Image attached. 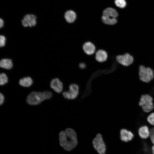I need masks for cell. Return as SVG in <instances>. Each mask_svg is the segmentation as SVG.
<instances>
[{
	"instance_id": "8",
	"label": "cell",
	"mask_w": 154,
	"mask_h": 154,
	"mask_svg": "<svg viewBox=\"0 0 154 154\" xmlns=\"http://www.w3.org/2000/svg\"><path fill=\"white\" fill-rule=\"evenodd\" d=\"M37 17L33 14H27L23 17L21 21L23 26L25 27H32L37 24Z\"/></svg>"
},
{
	"instance_id": "5",
	"label": "cell",
	"mask_w": 154,
	"mask_h": 154,
	"mask_svg": "<svg viewBox=\"0 0 154 154\" xmlns=\"http://www.w3.org/2000/svg\"><path fill=\"white\" fill-rule=\"evenodd\" d=\"M139 75L140 79L142 82H148L154 78L153 70L149 67L146 68L141 65L139 67Z\"/></svg>"
},
{
	"instance_id": "7",
	"label": "cell",
	"mask_w": 154,
	"mask_h": 154,
	"mask_svg": "<svg viewBox=\"0 0 154 154\" xmlns=\"http://www.w3.org/2000/svg\"><path fill=\"white\" fill-rule=\"evenodd\" d=\"M79 88L76 84H70L69 87V90L62 93L64 97L68 100H74L76 98L79 94Z\"/></svg>"
},
{
	"instance_id": "25",
	"label": "cell",
	"mask_w": 154,
	"mask_h": 154,
	"mask_svg": "<svg viewBox=\"0 0 154 154\" xmlns=\"http://www.w3.org/2000/svg\"><path fill=\"white\" fill-rule=\"evenodd\" d=\"M4 25V22L3 20L1 18L0 19V28H2Z\"/></svg>"
},
{
	"instance_id": "21",
	"label": "cell",
	"mask_w": 154,
	"mask_h": 154,
	"mask_svg": "<svg viewBox=\"0 0 154 154\" xmlns=\"http://www.w3.org/2000/svg\"><path fill=\"white\" fill-rule=\"evenodd\" d=\"M6 38L3 35H1L0 36V46L2 47L5 46L6 44Z\"/></svg>"
},
{
	"instance_id": "13",
	"label": "cell",
	"mask_w": 154,
	"mask_h": 154,
	"mask_svg": "<svg viewBox=\"0 0 154 154\" xmlns=\"http://www.w3.org/2000/svg\"><path fill=\"white\" fill-rule=\"evenodd\" d=\"M108 58L107 52L103 49H100L96 51L95 55L96 60L100 62L106 61Z\"/></svg>"
},
{
	"instance_id": "19",
	"label": "cell",
	"mask_w": 154,
	"mask_h": 154,
	"mask_svg": "<svg viewBox=\"0 0 154 154\" xmlns=\"http://www.w3.org/2000/svg\"><path fill=\"white\" fill-rule=\"evenodd\" d=\"M116 5L120 8H123L126 6L127 3L125 0H115Z\"/></svg>"
},
{
	"instance_id": "3",
	"label": "cell",
	"mask_w": 154,
	"mask_h": 154,
	"mask_svg": "<svg viewBox=\"0 0 154 154\" xmlns=\"http://www.w3.org/2000/svg\"><path fill=\"white\" fill-rule=\"evenodd\" d=\"M118 15V12L116 9L111 7H107L102 12L101 20L105 24L114 25L117 22V18Z\"/></svg>"
},
{
	"instance_id": "11",
	"label": "cell",
	"mask_w": 154,
	"mask_h": 154,
	"mask_svg": "<svg viewBox=\"0 0 154 154\" xmlns=\"http://www.w3.org/2000/svg\"><path fill=\"white\" fill-rule=\"evenodd\" d=\"M50 87L56 93H61L63 88V84L58 78H55L52 79L50 83Z\"/></svg>"
},
{
	"instance_id": "2",
	"label": "cell",
	"mask_w": 154,
	"mask_h": 154,
	"mask_svg": "<svg viewBox=\"0 0 154 154\" xmlns=\"http://www.w3.org/2000/svg\"><path fill=\"white\" fill-rule=\"evenodd\" d=\"M52 96V93L48 91L40 92L33 91L27 96L26 102L29 104L36 105L39 104L45 100L50 99Z\"/></svg>"
},
{
	"instance_id": "17",
	"label": "cell",
	"mask_w": 154,
	"mask_h": 154,
	"mask_svg": "<svg viewBox=\"0 0 154 154\" xmlns=\"http://www.w3.org/2000/svg\"><path fill=\"white\" fill-rule=\"evenodd\" d=\"M33 83L32 79L29 76H27L21 78L19 81V84L21 86L25 87L31 86Z\"/></svg>"
},
{
	"instance_id": "6",
	"label": "cell",
	"mask_w": 154,
	"mask_h": 154,
	"mask_svg": "<svg viewBox=\"0 0 154 154\" xmlns=\"http://www.w3.org/2000/svg\"><path fill=\"white\" fill-rule=\"evenodd\" d=\"M92 144L95 149L99 154H105L106 146L102 135L100 133L96 135L93 140Z\"/></svg>"
},
{
	"instance_id": "26",
	"label": "cell",
	"mask_w": 154,
	"mask_h": 154,
	"mask_svg": "<svg viewBox=\"0 0 154 154\" xmlns=\"http://www.w3.org/2000/svg\"><path fill=\"white\" fill-rule=\"evenodd\" d=\"M151 151L152 154H154V144L151 147Z\"/></svg>"
},
{
	"instance_id": "15",
	"label": "cell",
	"mask_w": 154,
	"mask_h": 154,
	"mask_svg": "<svg viewBox=\"0 0 154 154\" xmlns=\"http://www.w3.org/2000/svg\"><path fill=\"white\" fill-rule=\"evenodd\" d=\"M76 17L75 12L71 10L67 11L64 15V18L66 21L70 23H74L75 21Z\"/></svg>"
},
{
	"instance_id": "9",
	"label": "cell",
	"mask_w": 154,
	"mask_h": 154,
	"mask_svg": "<svg viewBox=\"0 0 154 154\" xmlns=\"http://www.w3.org/2000/svg\"><path fill=\"white\" fill-rule=\"evenodd\" d=\"M116 60L119 64L125 66H127L131 64L133 60L132 56L128 53L122 55H119L116 57Z\"/></svg>"
},
{
	"instance_id": "23",
	"label": "cell",
	"mask_w": 154,
	"mask_h": 154,
	"mask_svg": "<svg viewBox=\"0 0 154 154\" xmlns=\"http://www.w3.org/2000/svg\"><path fill=\"white\" fill-rule=\"evenodd\" d=\"M5 100V97L1 93L0 94V104L2 105L4 102Z\"/></svg>"
},
{
	"instance_id": "24",
	"label": "cell",
	"mask_w": 154,
	"mask_h": 154,
	"mask_svg": "<svg viewBox=\"0 0 154 154\" xmlns=\"http://www.w3.org/2000/svg\"><path fill=\"white\" fill-rule=\"evenodd\" d=\"M79 66L80 68L83 69L86 68V65L84 63L82 62L79 64Z\"/></svg>"
},
{
	"instance_id": "16",
	"label": "cell",
	"mask_w": 154,
	"mask_h": 154,
	"mask_svg": "<svg viewBox=\"0 0 154 154\" xmlns=\"http://www.w3.org/2000/svg\"><path fill=\"white\" fill-rule=\"evenodd\" d=\"M0 66L1 68L4 69L10 70L13 66L12 60L9 58H3L0 60Z\"/></svg>"
},
{
	"instance_id": "22",
	"label": "cell",
	"mask_w": 154,
	"mask_h": 154,
	"mask_svg": "<svg viewBox=\"0 0 154 154\" xmlns=\"http://www.w3.org/2000/svg\"><path fill=\"white\" fill-rule=\"evenodd\" d=\"M149 137L151 143L154 144V127L150 129V133Z\"/></svg>"
},
{
	"instance_id": "18",
	"label": "cell",
	"mask_w": 154,
	"mask_h": 154,
	"mask_svg": "<svg viewBox=\"0 0 154 154\" xmlns=\"http://www.w3.org/2000/svg\"><path fill=\"white\" fill-rule=\"evenodd\" d=\"M8 77L7 74L4 73H1L0 74V85L3 86L8 82Z\"/></svg>"
},
{
	"instance_id": "14",
	"label": "cell",
	"mask_w": 154,
	"mask_h": 154,
	"mask_svg": "<svg viewBox=\"0 0 154 154\" xmlns=\"http://www.w3.org/2000/svg\"><path fill=\"white\" fill-rule=\"evenodd\" d=\"M150 130L146 125L140 127L138 130V134L139 137L142 139H146L149 136Z\"/></svg>"
},
{
	"instance_id": "4",
	"label": "cell",
	"mask_w": 154,
	"mask_h": 154,
	"mask_svg": "<svg viewBox=\"0 0 154 154\" xmlns=\"http://www.w3.org/2000/svg\"><path fill=\"white\" fill-rule=\"evenodd\" d=\"M139 105L143 110L146 113L151 112L154 108L153 98L148 94H145L141 96Z\"/></svg>"
},
{
	"instance_id": "1",
	"label": "cell",
	"mask_w": 154,
	"mask_h": 154,
	"mask_svg": "<svg viewBox=\"0 0 154 154\" xmlns=\"http://www.w3.org/2000/svg\"><path fill=\"white\" fill-rule=\"evenodd\" d=\"M60 145L66 151H70L77 145L76 133L73 129L68 128L64 131H60L59 134Z\"/></svg>"
},
{
	"instance_id": "10",
	"label": "cell",
	"mask_w": 154,
	"mask_h": 154,
	"mask_svg": "<svg viewBox=\"0 0 154 154\" xmlns=\"http://www.w3.org/2000/svg\"><path fill=\"white\" fill-rule=\"evenodd\" d=\"M134 137L133 133L125 129H122L120 131V137L121 140L125 142L130 141Z\"/></svg>"
},
{
	"instance_id": "20",
	"label": "cell",
	"mask_w": 154,
	"mask_h": 154,
	"mask_svg": "<svg viewBox=\"0 0 154 154\" xmlns=\"http://www.w3.org/2000/svg\"><path fill=\"white\" fill-rule=\"evenodd\" d=\"M148 123L152 125H154V112L151 113L147 117Z\"/></svg>"
},
{
	"instance_id": "12",
	"label": "cell",
	"mask_w": 154,
	"mask_h": 154,
	"mask_svg": "<svg viewBox=\"0 0 154 154\" xmlns=\"http://www.w3.org/2000/svg\"><path fill=\"white\" fill-rule=\"evenodd\" d=\"M82 48L84 52L86 54L89 55L93 54L96 50L95 45L90 41L85 42L83 45Z\"/></svg>"
}]
</instances>
